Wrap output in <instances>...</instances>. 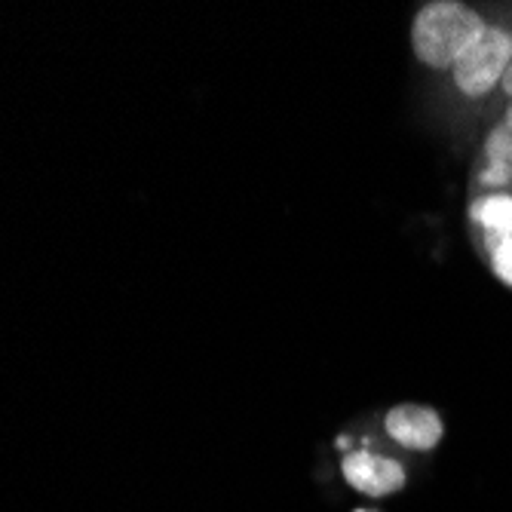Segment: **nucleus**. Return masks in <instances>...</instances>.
Here are the masks:
<instances>
[{"mask_svg": "<svg viewBox=\"0 0 512 512\" xmlns=\"http://www.w3.org/2000/svg\"><path fill=\"white\" fill-rule=\"evenodd\" d=\"M485 258H488L491 273L500 279V286L512 292V237L485 240Z\"/></svg>", "mask_w": 512, "mask_h": 512, "instance_id": "nucleus-6", "label": "nucleus"}, {"mask_svg": "<svg viewBox=\"0 0 512 512\" xmlns=\"http://www.w3.org/2000/svg\"><path fill=\"white\" fill-rule=\"evenodd\" d=\"M384 433L405 451L430 454L445 439L442 414L421 402H399L384 414Z\"/></svg>", "mask_w": 512, "mask_h": 512, "instance_id": "nucleus-3", "label": "nucleus"}, {"mask_svg": "<svg viewBox=\"0 0 512 512\" xmlns=\"http://www.w3.org/2000/svg\"><path fill=\"white\" fill-rule=\"evenodd\" d=\"M341 476L362 497H393L408 482V473L396 457L375 454V451H365V448L344 454Z\"/></svg>", "mask_w": 512, "mask_h": 512, "instance_id": "nucleus-4", "label": "nucleus"}, {"mask_svg": "<svg viewBox=\"0 0 512 512\" xmlns=\"http://www.w3.org/2000/svg\"><path fill=\"white\" fill-rule=\"evenodd\" d=\"M512 68V28L503 22H491L488 31L460 56L451 68V86L463 102H485L494 92L506 71Z\"/></svg>", "mask_w": 512, "mask_h": 512, "instance_id": "nucleus-2", "label": "nucleus"}, {"mask_svg": "<svg viewBox=\"0 0 512 512\" xmlns=\"http://www.w3.org/2000/svg\"><path fill=\"white\" fill-rule=\"evenodd\" d=\"M470 221L485 240L512 237V194L509 191H488L473 200Z\"/></svg>", "mask_w": 512, "mask_h": 512, "instance_id": "nucleus-5", "label": "nucleus"}, {"mask_svg": "<svg viewBox=\"0 0 512 512\" xmlns=\"http://www.w3.org/2000/svg\"><path fill=\"white\" fill-rule=\"evenodd\" d=\"M491 19L463 0H427L411 19V53L427 71H445L488 31Z\"/></svg>", "mask_w": 512, "mask_h": 512, "instance_id": "nucleus-1", "label": "nucleus"}, {"mask_svg": "<svg viewBox=\"0 0 512 512\" xmlns=\"http://www.w3.org/2000/svg\"><path fill=\"white\" fill-rule=\"evenodd\" d=\"M500 96H503L506 102H512V68L506 71V77H503V83H500Z\"/></svg>", "mask_w": 512, "mask_h": 512, "instance_id": "nucleus-7", "label": "nucleus"}]
</instances>
